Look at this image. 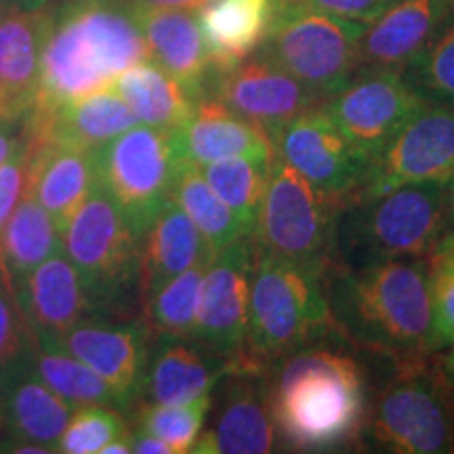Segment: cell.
<instances>
[{"label":"cell","mask_w":454,"mask_h":454,"mask_svg":"<svg viewBox=\"0 0 454 454\" xmlns=\"http://www.w3.org/2000/svg\"><path fill=\"white\" fill-rule=\"evenodd\" d=\"M334 331L356 348L389 362L435 354L427 257L325 271Z\"/></svg>","instance_id":"6da1fadb"},{"label":"cell","mask_w":454,"mask_h":454,"mask_svg":"<svg viewBox=\"0 0 454 454\" xmlns=\"http://www.w3.org/2000/svg\"><path fill=\"white\" fill-rule=\"evenodd\" d=\"M144 59H150L147 44L129 0L53 4L32 112L107 89Z\"/></svg>","instance_id":"7a4b0ae2"},{"label":"cell","mask_w":454,"mask_h":454,"mask_svg":"<svg viewBox=\"0 0 454 454\" xmlns=\"http://www.w3.org/2000/svg\"><path fill=\"white\" fill-rule=\"evenodd\" d=\"M276 434L293 450L322 452L351 444L364 421L366 374L354 356L309 345L270 368Z\"/></svg>","instance_id":"3957f363"},{"label":"cell","mask_w":454,"mask_h":454,"mask_svg":"<svg viewBox=\"0 0 454 454\" xmlns=\"http://www.w3.org/2000/svg\"><path fill=\"white\" fill-rule=\"evenodd\" d=\"M444 234V181L351 196L334 217L331 265L357 270L383 261L425 259Z\"/></svg>","instance_id":"277c9868"},{"label":"cell","mask_w":454,"mask_h":454,"mask_svg":"<svg viewBox=\"0 0 454 454\" xmlns=\"http://www.w3.org/2000/svg\"><path fill=\"white\" fill-rule=\"evenodd\" d=\"M334 331L325 291V274L254 248L248 325L242 354L227 364L268 371Z\"/></svg>","instance_id":"5b68a950"},{"label":"cell","mask_w":454,"mask_h":454,"mask_svg":"<svg viewBox=\"0 0 454 454\" xmlns=\"http://www.w3.org/2000/svg\"><path fill=\"white\" fill-rule=\"evenodd\" d=\"M394 454L454 452V387L429 356L394 362L377 395L368 397L356 442Z\"/></svg>","instance_id":"8992f818"},{"label":"cell","mask_w":454,"mask_h":454,"mask_svg":"<svg viewBox=\"0 0 454 454\" xmlns=\"http://www.w3.org/2000/svg\"><path fill=\"white\" fill-rule=\"evenodd\" d=\"M364 30V21L299 0H278L274 20L257 53L328 99L360 67L357 47Z\"/></svg>","instance_id":"52a82bcc"},{"label":"cell","mask_w":454,"mask_h":454,"mask_svg":"<svg viewBox=\"0 0 454 454\" xmlns=\"http://www.w3.org/2000/svg\"><path fill=\"white\" fill-rule=\"evenodd\" d=\"M343 202L345 198L317 190L274 152L253 231L254 248L325 274L333 263V225Z\"/></svg>","instance_id":"ba28073f"},{"label":"cell","mask_w":454,"mask_h":454,"mask_svg":"<svg viewBox=\"0 0 454 454\" xmlns=\"http://www.w3.org/2000/svg\"><path fill=\"white\" fill-rule=\"evenodd\" d=\"M61 242L95 311L118 308L130 293L139 294V236L99 184L67 223Z\"/></svg>","instance_id":"9c48e42d"},{"label":"cell","mask_w":454,"mask_h":454,"mask_svg":"<svg viewBox=\"0 0 454 454\" xmlns=\"http://www.w3.org/2000/svg\"><path fill=\"white\" fill-rule=\"evenodd\" d=\"M179 164L173 130L141 122L95 152L98 184L139 240L170 198Z\"/></svg>","instance_id":"30bf717a"},{"label":"cell","mask_w":454,"mask_h":454,"mask_svg":"<svg viewBox=\"0 0 454 454\" xmlns=\"http://www.w3.org/2000/svg\"><path fill=\"white\" fill-rule=\"evenodd\" d=\"M274 152L326 194L356 196L368 179L372 156L328 116L325 104L293 118L271 135Z\"/></svg>","instance_id":"8fae6325"},{"label":"cell","mask_w":454,"mask_h":454,"mask_svg":"<svg viewBox=\"0 0 454 454\" xmlns=\"http://www.w3.org/2000/svg\"><path fill=\"white\" fill-rule=\"evenodd\" d=\"M425 104L402 70L357 67L348 82L325 101L328 116L368 156L379 154L408 118Z\"/></svg>","instance_id":"7c38bea8"},{"label":"cell","mask_w":454,"mask_h":454,"mask_svg":"<svg viewBox=\"0 0 454 454\" xmlns=\"http://www.w3.org/2000/svg\"><path fill=\"white\" fill-rule=\"evenodd\" d=\"M253 268L254 242L251 236H244L215 254L202 278L192 339L223 360L225 366L244 348Z\"/></svg>","instance_id":"4fadbf2b"},{"label":"cell","mask_w":454,"mask_h":454,"mask_svg":"<svg viewBox=\"0 0 454 454\" xmlns=\"http://www.w3.org/2000/svg\"><path fill=\"white\" fill-rule=\"evenodd\" d=\"M454 173V110L425 104L374 156L356 196H377L406 184L446 181Z\"/></svg>","instance_id":"5bb4252c"},{"label":"cell","mask_w":454,"mask_h":454,"mask_svg":"<svg viewBox=\"0 0 454 454\" xmlns=\"http://www.w3.org/2000/svg\"><path fill=\"white\" fill-rule=\"evenodd\" d=\"M219 400L213 423L200 431L196 454H265L274 450L276 425L271 417L270 372L227 364L217 381Z\"/></svg>","instance_id":"9a60e30c"},{"label":"cell","mask_w":454,"mask_h":454,"mask_svg":"<svg viewBox=\"0 0 454 454\" xmlns=\"http://www.w3.org/2000/svg\"><path fill=\"white\" fill-rule=\"evenodd\" d=\"M207 95L257 122L270 137L293 118L326 101L257 51L230 70L213 74Z\"/></svg>","instance_id":"2e32d148"},{"label":"cell","mask_w":454,"mask_h":454,"mask_svg":"<svg viewBox=\"0 0 454 454\" xmlns=\"http://www.w3.org/2000/svg\"><path fill=\"white\" fill-rule=\"evenodd\" d=\"M74 356L93 368L127 408L144 391L150 360V328L145 322L82 320L59 339Z\"/></svg>","instance_id":"e0dca14e"},{"label":"cell","mask_w":454,"mask_h":454,"mask_svg":"<svg viewBox=\"0 0 454 454\" xmlns=\"http://www.w3.org/2000/svg\"><path fill=\"white\" fill-rule=\"evenodd\" d=\"M139 124L121 95L101 89L84 98L66 101L49 112H30L26 118V144L30 150L67 145L98 152L124 130Z\"/></svg>","instance_id":"ac0fdd59"},{"label":"cell","mask_w":454,"mask_h":454,"mask_svg":"<svg viewBox=\"0 0 454 454\" xmlns=\"http://www.w3.org/2000/svg\"><path fill=\"white\" fill-rule=\"evenodd\" d=\"M15 297L30 333L44 337L61 339L95 311L87 286L64 248L34 268L15 288Z\"/></svg>","instance_id":"d6986e66"},{"label":"cell","mask_w":454,"mask_h":454,"mask_svg":"<svg viewBox=\"0 0 454 454\" xmlns=\"http://www.w3.org/2000/svg\"><path fill=\"white\" fill-rule=\"evenodd\" d=\"M181 160L208 164L225 158H274L270 133L227 107L213 95H204L194 112L173 130Z\"/></svg>","instance_id":"ffe728a7"},{"label":"cell","mask_w":454,"mask_h":454,"mask_svg":"<svg viewBox=\"0 0 454 454\" xmlns=\"http://www.w3.org/2000/svg\"><path fill=\"white\" fill-rule=\"evenodd\" d=\"M51 9H9L0 24V121H26L36 104Z\"/></svg>","instance_id":"44dd1931"},{"label":"cell","mask_w":454,"mask_h":454,"mask_svg":"<svg viewBox=\"0 0 454 454\" xmlns=\"http://www.w3.org/2000/svg\"><path fill=\"white\" fill-rule=\"evenodd\" d=\"M133 11L150 59L177 78L196 99H202L211 84L213 66L196 11L144 7H133Z\"/></svg>","instance_id":"7402d4cb"},{"label":"cell","mask_w":454,"mask_h":454,"mask_svg":"<svg viewBox=\"0 0 454 454\" xmlns=\"http://www.w3.org/2000/svg\"><path fill=\"white\" fill-rule=\"evenodd\" d=\"M452 9L454 0H395L377 20L366 24L357 47L360 67L402 70Z\"/></svg>","instance_id":"603a6c76"},{"label":"cell","mask_w":454,"mask_h":454,"mask_svg":"<svg viewBox=\"0 0 454 454\" xmlns=\"http://www.w3.org/2000/svg\"><path fill=\"white\" fill-rule=\"evenodd\" d=\"M213 257L194 221L168 198L139 240V299H147L170 278Z\"/></svg>","instance_id":"cb8c5ba5"},{"label":"cell","mask_w":454,"mask_h":454,"mask_svg":"<svg viewBox=\"0 0 454 454\" xmlns=\"http://www.w3.org/2000/svg\"><path fill=\"white\" fill-rule=\"evenodd\" d=\"M95 184V152L67 145L30 150L26 192L53 217L61 234L93 192Z\"/></svg>","instance_id":"d4e9b609"},{"label":"cell","mask_w":454,"mask_h":454,"mask_svg":"<svg viewBox=\"0 0 454 454\" xmlns=\"http://www.w3.org/2000/svg\"><path fill=\"white\" fill-rule=\"evenodd\" d=\"M190 339L160 334V343L150 354L144 389L154 404H185L211 394L217 387L225 362L208 354Z\"/></svg>","instance_id":"484cf974"},{"label":"cell","mask_w":454,"mask_h":454,"mask_svg":"<svg viewBox=\"0 0 454 454\" xmlns=\"http://www.w3.org/2000/svg\"><path fill=\"white\" fill-rule=\"evenodd\" d=\"M278 0H208L196 11L213 74L251 57L274 20Z\"/></svg>","instance_id":"4316f807"},{"label":"cell","mask_w":454,"mask_h":454,"mask_svg":"<svg viewBox=\"0 0 454 454\" xmlns=\"http://www.w3.org/2000/svg\"><path fill=\"white\" fill-rule=\"evenodd\" d=\"M17 362L0 372L7 379L4 411H7L9 434L15 442H32V444L47 446L57 452V442L76 408L57 395L34 372L30 362L26 360L27 364H17Z\"/></svg>","instance_id":"83f0119b"},{"label":"cell","mask_w":454,"mask_h":454,"mask_svg":"<svg viewBox=\"0 0 454 454\" xmlns=\"http://www.w3.org/2000/svg\"><path fill=\"white\" fill-rule=\"evenodd\" d=\"M110 89L127 101L141 124L162 130L179 129L200 101L152 59L130 66Z\"/></svg>","instance_id":"f1b7e54d"},{"label":"cell","mask_w":454,"mask_h":454,"mask_svg":"<svg viewBox=\"0 0 454 454\" xmlns=\"http://www.w3.org/2000/svg\"><path fill=\"white\" fill-rule=\"evenodd\" d=\"M64 248L61 231L53 217L24 190L15 211L0 234V276L11 291L34 268Z\"/></svg>","instance_id":"f546056e"},{"label":"cell","mask_w":454,"mask_h":454,"mask_svg":"<svg viewBox=\"0 0 454 454\" xmlns=\"http://www.w3.org/2000/svg\"><path fill=\"white\" fill-rule=\"evenodd\" d=\"M30 366L34 372L74 408L101 404L118 406L116 395L93 368L84 364L55 337L30 333Z\"/></svg>","instance_id":"4dcf8cb0"},{"label":"cell","mask_w":454,"mask_h":454,"mask_svg":"<svg viewBox=\"0 0 454 454\" xmlns=\"http://www.w3.org/2000/svg\"><path fill=\"white\" fill-rule=\"evenodd\" d=\"M170 198L184 208L187 217L194 221L198 231L204 236L215 254L247 236L240 221L207 184L198 164L181 160L173 187H170Z\"/></svg>","instance_id":"1f68e13d"},{"label":"cell","mask_w":454,"mask_h":454,"mask_svg":"<svg viewBox=\"0 0 454 454\" xmlns=\"http://www.w3.org/2000/svg\"><path fill=\"white\" fill-rule=\"evenodd\" d=\"M198 167L215 194L240 221L247 236L253 238L265 190H268L271 158H225V160L198 164Z\"/></svg>","instance_id":"d6a6232c"},{"label":"cell","mask_w":454,"mask_h":454,"mask_svg":"<svg viewBox=\"0 0 454 454\" xmlns=\"http://www.w3.org/2000/svg\"><path fill=\"white\" fill-rule=\"evenodd\" d=\"M208 263L211 261L192 265L190 270L170 278L162 286H158L150 297L141 301L144 303L145 325L150 331L168 334V337L192 339L196 326L202 278Z\"/></svg>","instance_id":"836d02e7"},{"label":"cell","mask_w":454,"mask_h":454,"mask_svg":"<svg viewBox=\"0 0 454 454\" xmlns=\"http://www.w3.org/2000/svg\"><path fill=\"white\" fill-rule=\"evenodd\" d=\"M402 76L425 101L454 110V9L402 67Z\"/></svg>","instance_id":"e575fe53"},{"label":"cell","mask_w":454,"mask_h":454,"mask_svg":"<svg viewBox=\"0 0 454 454\" xmlns=\"http://www.w3.org/2000/svg\"><path fill=\"white\" fill-rule=\"evenodd\" d=\"M213 391L185 404H147L139 412V429L173 448V454L192 452L211 412Z\"/></svg>","instance_id":"d590c367"},{"label":"cell","mask_w":454,"mask_h":454,"mask_svg":"<svg viewBox=\"0 0 454 454\" xmlns=\"http://www.w3.org/2000/svg\"><path fill=\"white\" fill-rule=\"evenodd\" d=\"M427 284L435 351L454 343V234L446 231L427 254Z\"/></svg>","instance_id":"8d00e7d4"},{"label":"cell","mask_w":454,"mask_h":454,"mask_svg":"<svg viewBox=\"0 0 454 454\" xmlns=\"http://www.w3.org/2000/svg\"><path fill=\"white\" fill-rule=\"evenodd\" d=\"M127 431V423L116 406H81L72 412L70 423L57 442V452L99 454L101 448Z\"/></svg>","instance_id":"74e56055"},{"label":"cell","mask_w":454,"mask_h":454,"mask_svg":"<svg viewBox=\"0 0 454 454\" xmlns=\"http://www.w3.org/2000/svg\"><path fill=\"white\" fill-rule=\"evenodd\" d=\"M30 343V328L15 293L0 276V372L20 360Z\"/></svg>","instance_id":"f35d334b"},{"label":"cell","mask_w":454,"mask_h":454,"mask_svg":"<svg viewBox=\"0 0 454 454\" xmlns=\"http://www.w3.org/2000/svg\"><path fill=\"white\" fill-rule=\"evenodd\" d=\"M27 167H30V147L26 139L20 141L13 154L0 164V234L21 200L27 181Z\"/></svg>","instance_id":"ab89813d"},{"label":"cell","mask_w":454,"mask_h":454,"mask_svg":"<svg viewBox=\"0 0 454 454\" xmlns=\"http://www.w3.org/2000/svg\"><path fill=\"white\" fill-rule=\"evenodd\" d=\"M299 3L328 11V13L371 24L383 11H387L395 0H299Z\"/></svg>","instance_id":"60d3db41"},{"label":"cell","mask_w":454,"mask_h":454,"mask_svg":"<svg viewBox=\"0 0 454 454\" xmlns=\"http://www.w3.org/2000/svg\"><path fill=\"white\" fill-rule=\"evenodd\" d=\"M130 448L137 454H173V448H170L167 442H162L160 438H156V435L141 429L130 434Z\"/></svg>","instance_id":"b9f144b4"},{"label":"cell","mask_w":454,"mask_h":454,"mask_svg":"<svg viewBox=\"0 0 454 454\" xmlns=\"http://www.w3.org/2000/svg\"><path fill=\"white\" fill-rule=\"evenodd\" d=\"M133 7L144 9H181V11H198L202 9L208 0H129Z\"/></svg>","instance_id":"7bdbcfd3"},{"label":"cell","mask_w":454,"mask_h":454,"mask_svg":"<svg viewBox=\"0 0 454 454\" xmlns=\"http://www.w3.org/2000/svg\"><path fill=\"white\" fill-rule=\"evenodd\" d=\"M15 122H4L0 121V164H3L7 158L13 154V150L17 145H20V137H17V133H13V127Z\"/></svg>","instance_id":"ee69618b"},{"label":"cell","mask_w":454,"mask_h":454,"mask_svg":"<svg viewBox=\"0 0 454 454\" xmlns=\"http://www.w3.org/2000/svg\"><path fill=\"white\" fill-rule=\"evenodd\" d=\"M444 204H446V231L454 234V173L444 181Z\"/></svg>","instance_id":"f6af8a7d"},{"label":"cell","mask_w":454,"mask_h":454,"mask_svg":"<svg viewBox=\"0 0 454 454\" xmlns=\"http://www.w3.org/2000/svg\"><path fill=\"white\" fill-rule=\"evenodd\" d=\"M9 9L17 11H44L55 4V0H3Z\"/></svg>","instance_id":"bcb514c9"},{"label":"cell","mask_w":454,"mask_h":454,"mask_svg":"<svg viewBox=\"0 0 454 454\" xmlns=\"http://www.w3.org/2000/svg\"><path fill=\"white\" fill-rule=\"evenodd\" d=\"M444 372L454 381V343L450 345V351H448V356L444 357Z\"/></svg>","instance_id":"7dc6e473"},{"label":"cell","mask_w":454,"mask_h":454,"mask_svg":"<svg viewBox=\"0 0 454 454\" xmlns=\"http://www.w3.org/2000/svg\"><path fill=\"white\" fill-rule=\"evenodd\" d=\"M61 3H114V0H61Z\"/></svg>","instance_id":"c3c4849f"},{"label":"cell","mask_w":454,"mask_h":454,"mask_svg":"<svg viewBox=\"0 0 454 454\" xmlns=\"http://www.w3.org/2000/svg\"><path fill=\"white\" fill-rule=\"evenodd\" d=\"M7 11H9L7 4L0 3V24H3V20H4V15H7Z\"/></svg>","instance_id":"681fc988"},{"label":"cell","mask_w":454,"mask_h":454,"mask_svg":"<svg viewBox=\"0 0 454 454\" xmlns=\"http://www.w3.org/2000/svg\"><path fill=\"white\" fill-rule=\"evenodd\" d=\"M0 3H3V0H0Z\"/></svg>","instance_id":"f907efd6"}]
</instances>
